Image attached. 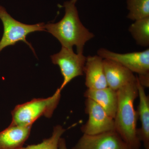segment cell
Returning a JSON list of instances; mask_svg holds the SVG:
<instances>
[{"label": "cell", "mask_w": 149, "mask_h": 149, "mask_svg": "<svg viewBox=\"0 0 149 149\" xmlns=\"http://www.w3.org/2000/svg\"><path fill=\"white\" fill-rule=\"evenodd\" d=\"M59 149H68L65 139L61 138L59 142Z\"/></svg>", "instance_id": "cell-17"}, {"label": "cell", "mask_w": 149, "mask_h": 149, "mask_svg": "<svg viewBox=\"0 0 149 149\" xmlns=\"http://www.w3.org/2000/svg\"><path fill=\"white\" fill-rule=\"evenodd\" d=\"M65 129L61 125L54 127L51 137L43 140L42 142L37 145H29L20 149H59V142Z\"/></svg>", "instance_id": "cell-16"}, {"label": "cell", "mask_w": 149, "mask_h": 149, "mask_svg": "<svg viewBox=\"0 0 149 149\" xmlns=\"http://www.w3.org/2000/svg\"><path fill=\"white\" fill-rule=\"evenodd\" d=\"M77 1V0H70V1H71V2L74 3H76V2Z\"/></svg>", "instance_id": "cell-18"}, {"label": "cell", "mask_w": 149, "mask_h": 149, "mask_svg": "<svg viewBox=\"0 0 149 149\" xmlns=\"http://www.w3.org/2000/svg\"><path fill=\"white\" fill-rule=\"evenodd\" d=\"M137 83L139 98L137 113L141 123V128L137 129V136L145 149H149V97L137 77Z\"/></svg>", "instance_id": "cell-12"}, {"label": "cell", "mask_w": 149, "mask_h": 149, "mask_svg": "<svg viewBox=\"0 0 149 149\" xmlns=\"http://www.w3.org/2000/svg\"><path fill=\"white\" fill-rule=\"evenodd\" d=\"M84 96L98 104L110 117L114 118L118 105L116 91L108 87L98 90L87 89L84 93Z\"/></svg>", "instance_id": "cell-13"}, {"label": "cell", "mask_w": 149, "mask_h": 149, "mask_svg": "<svg viewBox=\"0 0 149 149\" xmlns=\"http://www.w3.org/2000/svg\"><path fill=\"white\" fill-rule=\"evenodd\" d=\"M136 44L142 47L149 46V17L134 21L128 28Z\"/></svg>", "instance_id": "cell-14"}, {"label": "cell", "mask_w": 149, "mask_h": 149, "mask_svg": "<svg viewBox=\"0 0 149 149\" xmlns=\"http://www.w3.org/2000/svg\"><path fill=\"white\" fill-rule=\"evenodd\" d=\"M85 112L88 119L81 127L83 134L95 135L115 130L114 118L107 113L101 107L91 99L85 101Z\"/></svg>", "instance_id": "cell-6"}, {"label": "cell", "mask_w": 149, "mask_h": 149, "mask_svg": "<svg viewBox=\"0 0 149 149\" xmlns=\"http://www.w3.org/2000/svg\"><path fill=\"white\" fill-rule=\"evenodd\" d=\"M127 17L136 21L149 17V0H127Z\"/></svg>", "instance_id": "cell-15"}, {"label": "cell", "mask_w": 149, "mask_h": 149, "mask_svg": "<svg viewBox=\"0 0 149 149\" xmlns=\"http://www.w3.org/2000/svg\"><path fill=\"white\" fill-rule=\"evenodd\" d=\"M97 55L120 63L139 76L149 74V48L142 52L119 54L102 48L98 50Z\"/></svg>", "instance_id": "cell-7"}, {"label": "cell", "mask_w": 149, "mask_h": 149, "mask_svg": "<svg viewBox=\"0 0 149 149\" xmlns=\"http://www.w3.org/2000/svg\"><path fill=\"white\" fill-rule=\"evenodd\" d=\"M103 66L107 86L115 91L137 81L133 72L116 62L103 59Z\"/></svg>", "instance_id": "cell-9"}, {"label": "cell", "mask_w": 149, "mask_h": 149, "mask_svg": "<svg viewBox=\"0 0 149 149\" xmlns=\"http://www.w3.org/2000/svg\"><path fill=\"white\" fill-rule=\"evenodd\" d=\"M117 110L114 118L115 130L131 149H140L141 142L137 136L138 113L134 102L139 96L137 81L129 83L117 91Z\"/></svg>", "instance_id": "cell-1"}, {"label": "cell", "mask_w": 149, "mask_h": 149, "mask_svg": "<svg viewBox=\"0 0 149 149\" xmlns=\"http://www.w3.org/2000/svg\"><path fill=\"white\" fill-rule=\"evenodd\" d=\"M32 125L11 124L0 132V149H20L29 138Z\"/></svg>", "instance_id": "cell-11"}, {"label": "cell", "mask_w": 149, "mask_h": 149, "mask_svg": "<svg viewBox=\"0 0 149 149\" xmlns=\"http://www.w3.org/2000/svg\"><path fill=\"white\" fill-rule=\"evenodd\" d=\"M0 19L3 26V33L0 41V52L6 47L15 45L19 41H22L29 46L36 56L34 48L27 42L26 37L33 32L46 31L45 23L30 25L22 23L13 18L1 6H0Z\"/></svg>", "instance_id": "cell-4"}, {"label": "cell", "mask_w": 149, "mask_h": 149, "mask_svg": "<svg viewBox=\"0 0 149 149\" xmlns=\"http://www.w3.org/2000/svg\"><path fill=\"white\" fill-rule=\"evenodd\" d=\"M85 85L88 89L98 90L107 87L103 66V59L98 55L86 58L84 67Z\"/></svg>", "instance_id": "cell-10"}, {"label": "cell", "mask_w": 149, "mask_h": 149, "mask_svg": "<svg viewBox=\"0 0 149 149\" xmlns=\"http://www.w3.org/2000/svg\"><path fill=\"white\" fill-rule=\"evenodd\" d=\"M61 92L58 88L52 96L47 98L32 99L30 101L17 105L11 111V124L32 125L42 116L50 118L60 100Z\"/></svg>", "instance_id": "cell-3"}, {"label": "cell", "mask_w": 149, "mask_h": 149, "mask_svg": "<svg viewBox=\"0 0 149 149\" xmlns=\"http://www.w3.org/2000/svg\"><path fill=\"white\" fill-rule=\"evenodd\" d=\"M86 58L82 53L76 54L73 49L63 47L58 53L51 56L52 62L58 65L63 77L60 90L62 91L74 78L84 74Z\"/></svg>", "instance_id": "cell-5"}, {"label": "cell", "mask_w": 149, "mask_h": 149, "mask_svg": "<svg viewBox=\"0 0 149 149\" xmlns=\"http://www.w3.org/2000/svg\"><path fill=\"white\" fill-rule=\"evenodd\" d=\"M72 149H131L115 131L83 134Z\"/></svg>", "instance_id": "cell-8"}, {"label": "cell", "mask_w": 149, "mask_h": 149, "mask_svg": "<svg viewBox=\"0 0 149 149\" xmlns=\"http://www.w3.org/2000/svg\"><path fill=\"white\" fill-rule=\"evenodd\" d=\"M75 4L70 1L65 2L63 6L65 10L63 18L57 23L45 24V28L58 40L62 47L73 49L75 46L77 53H83L85 44L95 35L80 21Z\"/></svg>", "instance_id": "cell-2"}]
</instances>
